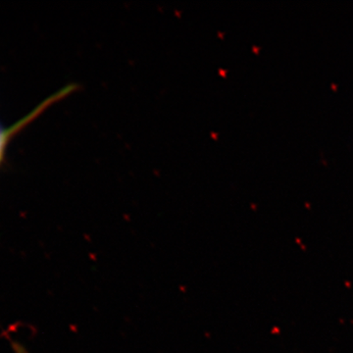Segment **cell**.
<instances>
[{
  "instance_id": "obj_2",
  "label": "cell",
  "mask_w": 353,
  "mask_h": 353,
  "mask_svg": "<svg viewBox=\"0 0 353 353\" xmlns=\"http://www.w3.org/2000/svg\"><path fill=\"white\" fill-rule=\"evenodd\" d=\"M11 347H12L14 352L15 353H30L28 352L27 348L23 347L18 341H11Z\"/></svg>"
},
{
  "instance_id": "obj_1",
  "label": "cell",
  "mask_w": 353,
  "mask_h": 353,
  "mask_svg": "<svg viewBox=\"0 0 353 353\" xmlns=\"http://www.w3.org/2000/svg\"><path fill=\"white\" fill-rule=\"evenodd\" d=\"M75 90V85H68V87L61 88L59 92H55L54 94L46 99V101L39 104L36 108L32 109L31 112L28 113L22 119L14 123L8 127H4L3 125L0 124V164L3 161L4 157L8 145H10L11 141L21 131L25 129L26 127L29 126L30 124L37 119L39 115H41L48 108H50L55 102L64 99L65 97L71 94Z\"/></svg>"
}]
</instances>
